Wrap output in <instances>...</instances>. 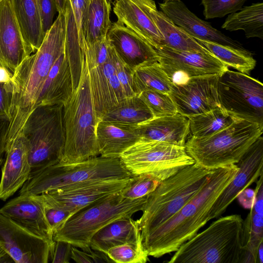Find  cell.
<instances>
[{"instance_id": "cell-28", "label": "cell", "mask_w": 263, "mask_h": 263, "mask_svg": "<svg viewBox=\"0 0 263 263\" xmlns=\"http://www.w3.org/2000/svg\"><path fill=\"white\" fill-rule=\"evenodd\" d=\"M145 8L163 38L162 46L180 50L212 53L183 29L176 25L153 0H143Z\"/></svg>"}, {"instance_id": "cell-55", "label": "cell", "mask_w": 263, "mask_h": 263, "mask_svg": "<svg viewBox=\"0 0 263 263\" xmlns=\"http://www.w3.org/2000/svg\"><path fill=\"white\" fill-rule=\"evenodd\" d=\"M71 1H72V0H69V2H70V3L71 2Z\"/></svg>"}, {"instance_id": "cell-32", "label": "cell", "mask_w": 263, "mask_h": 263, "mask_svg": "<svg viewBox=\"0 0 263 263\" xmlns=\"http://www.w3.org/2000/svg\"><path fill=\"white\" fill-rule=\"evenodd\" d=\"M154 118L145 103L139 97H125L109 108L101 120L137 126Z\"/></svg>"}, {"instance_id": "cell-22", "label": "cell", "mask_w": 263, "mask_h": 263, "mask_svg": "<svg viewBox=\"0 0 263 263\" xmlns=\"http://www.w3.org/2000/svg\"><path fill=\"white\" fill-rule=\"evenodd\" d=\"M159 7L176 25L194 39L211 41L237 49L245 50L238 42L233 40L213 27L211 24L198 17L181 1L159 3Z\"/></svg>"}, {"instance_id": "cell-9", "label": "cell", "mask_w": 263, "mask_h": 263, "mask_svg": "<svg viewBox=\"0 0 263 263\" xmlns=\"http://www.w3.org/2000/svg\"><path fill=\"white\" fill-rule=\"evenodd\" d=\"M262 129L256 123L238 119L211 136L202 138L191 136L184 146L195 164L204 169L214 170L236 164L262 135Z\"/></svg>"}, {"instance_id": "cell-57", "label": "cell", "mask_w": 263, "mask_h": 263, "mask_svg": "<svg viewBox=\"0 0 263 263\" xmlns=\"http://www.w3.org/2000/svg\"><path fill=\"white\" fill-rule=\"evenodd\" d=\"M38 1H39V0H38Z\"/></svg>"}, {"instance_id": "cell-15", "label": "cell", "mask_w": 263, "mask_h": 263, "mask_svg": "<svg viewBox=\"0 0 263 263\" xmlns=\"http://www.w3.org/2000/svg\"><path fill=\"white\" fill-rule=\"evenodd\" d=\"M132 178L94 182L33 195L44 205L74 214L96 200L120 192Z\"/></svg>"}, {"instance_id": "cell-17", "label": "cell", "mask_w": 263, "mask_h": 263, "mask_svg": "<svg viewBox=\"0 0 263 263\" xmlns=\"http://www.w3.org/2000/svg\"><path fill=\"white\" fill-rule=\"evenodd\" d=\"M238 170L214 203L210 219L217 218L244 189L255 182L263 173V138L261 136L248 148L236 163Z\"/></svg>"}, {"instance_id": "cell-8", "label": "cell", "mask_w": 263, "mask_h": 263, "mask_svg": "<svg viewBox=\"0 0 263 263\" xmlns=\"http://www.w3.org/2000/svg\"><path fill=\"white\" fill-rule=\"evenodd\" d=\"M146 197L129 199L122 197L120 192L96 200L73 214L53 233V240L67 241L82 250L91 252L90 241L100 229L115 220L132 217L141 211Z\"/></svg>"}, {"instance_id": "cell-52", "label": "cell", "mask_w": 263, "mask_h": 263, "mask_svg": "<svg viewBox=\"0 0 263 263\" xmlns=\"http://www.w3.org/2000/svg\"><path fill=\"white\" fill-rule=\"evenodd\" d=\"M68 0H55L57 11L59 13H64Z\"/></svg>"}, {"instance_id": "cell-30", "label": "cell", "mask_w": 263, "mask_h": 263, "mask_svg": "<svg viewBox=\"0 0 263 263\" xmlns=\"http://www.w3.org/2000/svg\"><path fill=\"white\" fill-rule=\"evenodd\" d=\"M22 34L35 52L45 34L43 29L38 0H11Z\"/></svg>"}, {"instance_id": "cell-41", "label": "cell", "mask_w": 263, "mask_h": 263, "mask_svg": "<svg viewBox=\"0 0 263 263\" xmlns=\"http://www.w3.org/2000/svg\"><path fill=\"white\" fill-rule=\"evenodd\" d=\"M247 0H201L205 19L223 17L240 10Z\"/></svg>"}, {"instance_id": "cell-33", "label": "cell", "mask_w": 263, "mask_h": 263, "mask_svg": "<svg viewBox=\"0 0 263 263\" xmlns=\"http://www.w3.org/2000/svg\"><path fill=\"white\" fill-rule=\"evenodd\" d=\"M221 28L230 31L243 30L247 38L263 39V3L245 6L230 14Z\"/></svg>"}, {"instance_id": "cell-12", "label": "cell", "mask_w": 263, "mask_h": 263, "mask_svg": "<svg viewBox=\"0 0 263 263\" xmlns=\"http://www.w3.org/2000/svg\"><path fill=\"white\" fill-rule=\"evenodd\" d=\"M220 106L237 118L256 123L263 128V85L248 74L229 68L219 76Z\"/></svg>"}, {"instance_id": "cell-46", "label": "cell", "mask_w": 263, "mask_h": 263, "mask_svg": "<svg viewBox=\"0 0 263 263\" xmlns=\"http://www.w3.org/2000/svg\"><path fill=\"white\" fill-rule=\"evenodd\" d=\"M54 244L50 254V259L52 263H68L71 259V243L62 240L54 241Z\"/></svg>"}, {"instance_id": "cell-1", "label": "cell", "mask_w": 263, "mask_h": 263, "mask_svg": "<svg viewBox=\"0 0 263 263\" xmlns=\"http://www.w3.org/2000/svg\"><path fill=\"white\" fill-rule=\"evenodd\" d=\"M238 170L236 164L213 170L198 193L163 223L141 237L148 256L160 257L176 251L195 236L210 219L211 209Z\"/></svg>"}, {"instance_id": "cell-47", "label": "cell", "mask_w": 263, "mask_h": 263, "mask_svg": "<svg viewBox=\"0 0 263 263\" xmlns=\"http://www.w3.org/2000/svg\"><path fill=\"white\" fill-rule=\"evenodd\" d=\"M13 84L12 82H0V117L9 114L12 104Z\"/></svg>"}, {"instance_id": "cell-11", "label": "cell", "mask_w": 263, "mask_h": 263, "mask_svg": "<svg viewBox=\"0 0 263 263\" xmlns=\"http://www.w3.org/2000/svg\"><path fill=\"white\" fill-rule=\"evenodd\" d=\"M86 59L95 110L98 121L118 103L124 91L115 73L113 48L107 37L92 43L84 42Z\"/></svg>"}, {"instance_id": "cell-29", "label": "cell", "mask_w": 263, "mask_h": 263, "mask_svg": "<svg viewBox=\"0 0 263 263\" xmlns=\"http://www.w3.org/2000/svg\"><path fill=\"white\" fill-rule=\"evenodd\" d=\"M137 241H142L137 221L132 217H123L100 229L91 238L90 247L93 250L106 253L111 248Z\"/></svg>"}, {"instance_id": "cell-39", "label": "cell", "mask_w": 263, "mask_h": 263, "mask_svg": "<svg viewBox=\"0 0 263 263\" xmlns=\"http://www.w3.org/2000/svg\"><path fill=\"white\" fill-rule=\"evenodd\" d=\"M151 110L154 117L173 115L177 108L168 93L146 89L138 95Z\"/></svg>"}, {"instance_id": "cell-36", "label": "cell", "mask_w": 263, "mask_h": 263, "mask_svg": "<svg viewBox=\"0 0 263 263\" xmlns=\"http://www.w3.org/2000/svg\"><path fill=\"white\" fill-rule=\"evenodd\" d=\"M227 66L248 74L256 66V60L248 50L237 49L215 42L195 39Z\"/></svg>"}, {"instance_id": "cell-38", "label": "cell", "mask_w": 263, "mask_h": 263, "mask_svg": "<svg viewBox=\"0 0 263 263\" xmlns=\"http://www.w3.org/2000/svg\"><path fill=\"white\" fill-rule=\"evenodd\" d=\"M106 254L114 262L145 263L149 261V256L142 241L115 246L108 249Z\"/></svg>"}, {"instance_id": "cell-37", "label": "cell", "mask_w": 263, "mask_h": 263, "mask_svg": "<svg viewBox=\"0 0 263 263\" xmlns=\"http://www.w3.org/2000/svg\"><path fill=\"white\" fill-rule=\"evenodd\" d=\"M64 14L66 20L65 52L69 63L74 90L81 77L83 50L80 45L71 5L69 1L66 4Z\"/></svg>"}, {"instance_id": "cell-20", "label": "cell", "mask_w": 263, "mask_h": 263, "mask_svg": "<svg viewBox=\"0 0 263 263\" xmlns=\"http://www.w3.org/2000/svg\"><path fill=\"white\" fill-rule=\"evenodd\" d=\"M5 155L0 181V199L3 201L22 187L30 177L28 144L21 133L6 144Z\"/></svg>"}, {"instance_id": "cell-26", "label": "cell", "mask_w": 263, "mask_h": 263, "mask_svg": "<svg viewBox=\"0 0 263 263\" xmlns=\"http://www.w3.org/2000/svg\"><path fill=\"white\" fill-rule=\"evenodd\" d=\"M96 136L101 156L119 158L127 148L140 139L137 126L101 120Z\"/></svg>"}, {"instance_id": "cell-3", "label": "cell", "mask_w": 263, "mask_h": 263, "mask_svg": "<svg viewBox=\"0 0 263 263\" xmlns=\"http://www.w3.org/2000/svg\"><path fill=\"white\" fill-rule=\"evenodd\" d=\"M65 144L60 162H80L99 155L96 130L98 120L93 103L83 51L79 84L64 104Z\"/></svg>"}, {"instance_id": "cell-19", "label": "cell", "mask_w": 263, "mask_h": 263, "mask_svg": "<svg viewBox=\"0 0 263 263\" xmlns=\"http://www.w3.org/2000/svg\"><path fill=\"white\" fill-rule=\"evenodd\" d=\"M0 213L46 240L52 249L53 232L43 204L33 195H19L1 208Z\"/></svg>"}, {"instance_id": "cell-40", "label": "cell", "mask_w": 263, "mask_h": 263, "mask_svg": "<svg viewBox=\"0 0 263 263\" xmlns=\"http://www.w3.org/2000/svg\"><path fill=\"white\" fill-rule=\"evenodd\" d=\"M160 182L150 174L134 175L120 194L122 197L129 199L145 197L156 189Z\"/></svg>"}, {"instance_id": "cell-43", "label": "cell", "mask_w": 263, "mask_h": 263, "mask_svg": "<svg viewBox=\"0 0 263 263\" xmlns=\"http://www.w3.org/2000/svg\"><path fill=\"white\" fill-rule=\"evenodd\" d=\"M71 259L77 263L114 262L105 253L93 250L85 251L74 246L71 250Z\"/></svg>"}, {"instance_id": "cell-18", "label": "cell", "mask_w": 263, "mask_h": 263, "mask_svg": "<svg viewBox=\"0 0 263 263\" xmlns=\"http://www.w3.org/2000/svg\"><path fill=\"white\" fill-rule=\"evenodd\" d=\"M34 51L25 41L11 0L0 1V66L13 74L17 67Z\"/></svg>"}, {"instance_id": "cell-24", "label": "cell", "mask_w": 263, "mask_h": 263, "mask_svg": "<svg viewBox=\"0 0 263 263\" xmlns=\"http://www.w3.org/2000/svg\"><path fill=\"white\" fill-rule=\"evenodd\" d=\"M140 139L184 146L190 134L189 119L179 113L154 117L137 125Z\"/></svg>"}, {"instance_id": "cell-53", "label": "cell", "mask_w": 263, "mask_h": 263, "mask_svg": "<svg viewBox=\"0 0 263 263\" xmlns=\"http://www.w3.org/2000/svg\"><path fill=\"white\" fill-rule=\"evenodd\" d=\"M257 263H263V241L260 243L258 249Z\"/></svg>"}, {"instance_id": "cell-42", "label": "cell", "mask_w": 263, "mask_h": 263, "mask_svg": "<svg viewBox=\"0 0 263 263\" xmlns=\"http://www.w3.org/2000/svg\"><path fill=\"white\" fill-rule=\"evenodd\" d=\"M112 58L116 74L121 84L126 97L137 96L135 93L133 83V69L122 61L114 49Z\"/></svg>"}, {"instance_id": "cell-56", "label": "cell", "mask_w": 263, "mask_h": 263, "mask_svg": "<svg viewBox=\"0 0 263 263\" xmlns=\"http://www.w3.org/2000/svg\"><path fill=\"white\" fill-rule=\"evenodd\" d=\"M1 1V0H0V1Z\"/></svg>"}, {"instance_id": "cell-23", "label": "cell", "mask_w": 263, "mask_h": 263, "mask_svg": "<svg viewBox=\"0 0 263 263\" xmlns=\"http://www.w3.org/2000/svg\"><path fill=\"white\" fill-rule=\"evenodd\" d=\"M113 11L119 22L148 42L155 49L163 38L146 11L143 0H115Z\"/></svg>"}, {"instance_id": "cell-31", "label": "cell", "mask_w": 263, "mask_h": 263, "mask_svg": "<svg viewBox=\"0 0 263 263\" xmlns=\"http://www.w3.org/2000/svg\"><path fill=\"white\" fill-rule=\"evenodd\" d=\"M110 0H89L84 16V42L92 43L107 36L112 25Z\"/></svg>"}, {"instance_id": "cell-51", "label": "cell", "mask_w": 263, "mask_h": 263, "mask_svg": "<svg viewBox=\"0 0 263 263\" xmlns=\"http://www.w3.org/2000/svg\"><path fill=\"white\" fill-rule=\"evenodd\" d=\"M14 262L12 258L6 251L0 246V263H8Z\"/></svg>"}, {"instance_id": "cell-7", "label": "cell", "mask_w": 263, "mask_h": 263, "mask_svg": "<svg viewBox=\"0 0 263 263\" xmlns=\"http://www.w3.org/2000/svg\"><path fill=\"white\" fill-rule=\"evenodd\" d=\"M21 133L28 144L30 179L63 158L65 144L64 104L35 106L26 119Z\"/></svg>"}, {"instance_id": "cell-44", "label": "cell", "mask_w": 263, "mask_h": 263, "mask_svg": "<svg viewBox=\"0 0 263 263\" xmlns=\"http://www.w3.org/2000/svg\"><path fill=\"white\" fill-rule=\"evenodd\" d=\"M43 205L45 215L53 233L74 214L70 211L61 208Z\"/></svg>"}, {"instance_id": "cell-54", "label": "cell", "mask_w": 263, "mask_h": 263, "mask_svg": "<svg viewBox=\"0 0 263 263\" xmlns=\"http://www.w3.org/2000/svg\"><path fill=\"white\" fill-rule=\"evenodd\" d=\"M163 3H166L168 2H171V1H177V2H180L181 0H163Z\"/></svg>"}, {"instance_id": "cell-10", "label": "cell", "mask_w": 263, "mask_h": 263, "mask_svg": "<svg viewBox=\"0 0 263 263\" xmlns=\"http://www.w3.org/2000/svg\"><path fill=\"white\" fill-rule=\"evenodd\" d=\"M120 159L133 175L150 174L160 181L195 163L184 146L142 139L125 151Z\"/></svg>"}, {"instance_id": "cell-49", "label": "cell", "mask_w": 263, "mask_h": 263, "mask_svg": "<svg viewBox=\"0 0 263 263\" xmlns=\"http://www.w3.org/2000/svg\"><path fill=\"white\" fill-rule=\"evenodd\" d=\"M255 197V191L246 188L240 192L236 198L242 207L245 209H251L253 205Z\"/></svg>"}, {"instance_id": "cell-14", "label": "cell", "mask_w": 263, "mask_h": 263, "mask_svg": "<svg viewBox=\"0 0 263 263\" xmlns=\"http://www.w3.org/2000/svg\"><path fill=\"white\" fill-rule=\"evenodd\" d=\"M0 246L17 263L48 262L52 249L46 240L1 213Z\"/></svg>"}, {"instance_id": "cell-6", "label": "cell", "mask_w": 263, "mask_h": 263, "mask_svg": "<svg viewBox=\"0 0 263 263\" xmlns=\"http://www.w3.org/2000/svg\"><path fill=\"white\" fill-rule=\"evenodd\" d=\"M243 221L238 214L218 218L181 245L167 262L239 263Z\"/></svg>"}, {"instance_id": "cell-27", "label": "cell", "mask_w": 263, "mask_h": 263, "mask_svg": "<svg viewBox=\"0 0 263 263\" xmlns=\"http://www.w3.org/2000/svg\"><path fill=\"white\" fill-rule=\"evenodd\" d=\"M73 91L69 63L64 51L47 74L35 107L40 105L64 104L71 98Z\"/></svg>"}, {"instance_id": "cell-16", "label": "cell", "mask_w": 263, "mask_h": 263, "mask_svg": "<svg viewBox=\"0 0 263 263\" xmlns=\"http://www.w3.org/2000/svg\"><path fill=\"white\" fill-rule=\"evenodd\" d=\"M219 75L198 76L174 84L168 95L177 113L188 117L220 106L217 83Z\"/></svg>"}, {"instance_id": "cell-45", "label": "cell", "mask_w": 263, "mask_h": 263, "mask_svg": "<svg viewBox=\"0 0 263 263\" xmlns=\"http://www.w3.org/2000/svg\"><path fill=\"white\" fill-rule=\"evenodd\" d=\"M42 29L44 34L50 29L57 10L55 0H39Z\"/></svg>"}, {"instance_id": "cell-48", "label": "cell", "mask_w": 263, "mask_h": 263, "mask_svg": "<svg viewBox=\"0 0 263 263\" xmlns=\"http://www.w3.org/2000/svg\"><path fill=\"white\" fill-rule=\"evenodd\" d=\"M10 124L9 117H0V165L3 161V156L5 154L6 139Z\"/></svg>"}, {"instance_id": "cell-34", "label": "cell", "mask_w": 263, "mask_h": 263, "mask_svg": "<svg viewBox=\"0 0 263 263\" xmlns=\"http://www.w3.org/2000/svg\"><path fill=\"white\" fill-rule=\"evenodd\" d=\"M190 133L194 137L211 136L230 126L237 119L220 106L206 112L187 117Z\"/></svg>"}, {"instance_id": "cell-50", "label": "cell", "mask_w": 263, "mask_h": 263, "mask_svg": "<svg viewBox=\"0 0 263 263\" xmlns=\"http://www.w3.org/2000/svg\"><path fill=\"white\" fill-rule=\"evenodd\" d=\"M13 74L6 68L0 66V82L8 83L12 81Z\"/></svg>"}, {"instance_id": "cell-35", "label": "cell", "mask_w": 263, "mask_h": 263, "mask_svg": "<svg viewBox=\"0 0 263 263\" xmlns=\"http://www.w3.org/2000/svg\"><path fill=\"white\" fill-rule=\"evenodd\" d=\"M133 79L137 96L146 89L169 93L173 85L158 62L142 64L134 68Z\"/></svg>"}, {"instance_id": "cell-2", "label": "cell", "mask_w": 263, "mask_h": 263, "mask_svg": "<svg viewBox=\"0 0 263 263\" xmlns=\"http://www.w3.org/2000/svg\"><path fill=\"white\" fill-rule=\"evenodd\" d=\"M66 33L65 15L59 13L40 48L26 58L13 73V92L6 144L21 133L26 119L34 108L47 74L65 51Z\"/></svg>"}, {"instance_id": "cell-21", "label": "cell", "mask_w": 263, "mask_h": 263, "mask_svg": "<svg viewBox=\"0 0 263 263\" xmlns=\"http://www.w3.org/2000/svg\"><path fill=\"white\" fill-rule=\"evenodd\" d=\"M107 37L118 57L133 69L142 64L158 62L155 49L118 21L112 23Z\"/></svg>"}, {"instance_id": "cell-25", "label": "cell", "mask_w": 263, "mask_h": 263, "mask_svg": "<svg viewBox=\"0 0 263 263\" xmlns=\"http://www.w3.org/2000/svg\"><path fill=\"white\" fill-rule=\"evenodd\" d=\"M263 176L257 180L255 200L243 221L239 263H257V251L263 241Z\"/></svg>"}, {"instance_id": "cell-13", "label": "cell", "mask_w": 263, "mask_h": 263, "mask_svg": "<svg viewBox=\"0 0 263 263\" xmlns=\"http://www.w3.org/2000/svg\"><path fill=\"white\" fill-rule=\"evenodd\" d=\"M155 50L159 63L174 84L184 83L191 77L220 75L228 69L212 53L180 51L165 46Z\"/></svg>"}, {"instance_id": "cell-4", "label": "cell", "mask_w": 263, "mask_h": 263, "mask_svg": "<svg viewBox=\"0 0 263 263\" xmlns=\"http://www.w3.org/2000/svg\"><path fill=\"white\" fill-rule=\"evenodd\" d=\"M213 172L194 163L161 181L147 196L142 215L137 220L141 237L170 219L194 198L210 180Z\"/></svg>"}, {"instance_id": "cell-5", "label": "cell", "mask_w": 263, "mask_h": 263, "mask_svg": "<svg viewBox=\"0 0 263 263\" xmlns=\"http://www.w3.org/2000/svg\"><path fill=\"white\" fill-rule=\"evenodd\" d=\"M119 158L96 156L73 163L59 162L29 179L20 195H37L94 182L129 179Z\"/></svg>"}]
</instances>
